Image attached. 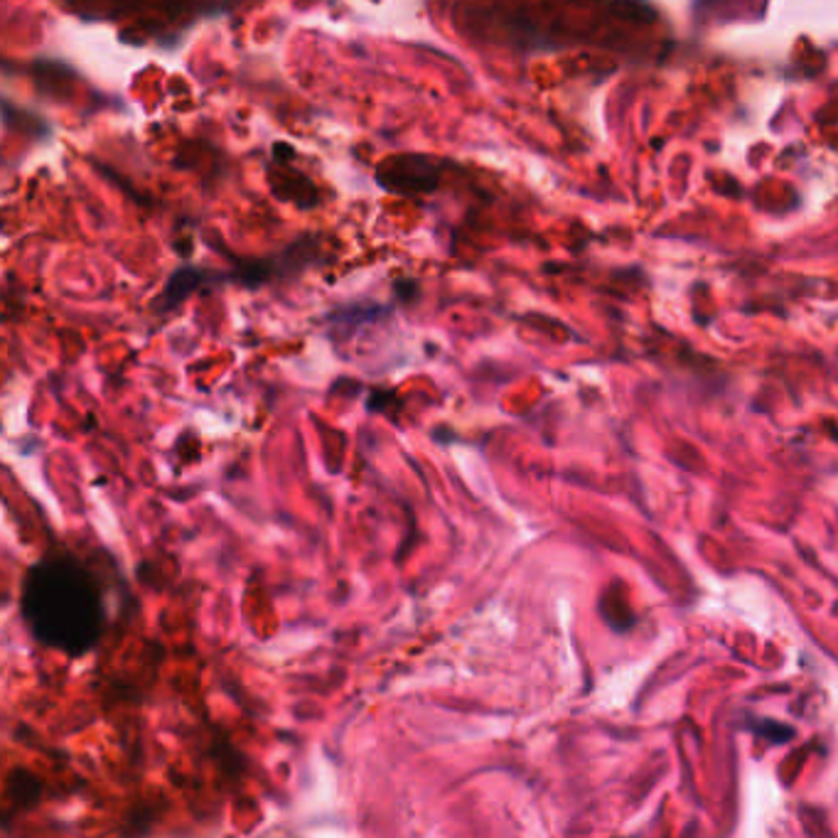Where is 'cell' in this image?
Returning <instances> with one entry per match:
<instances>
[{"instance_id": "3", "label": "cell", "mask_w": 838, "mask_h": 838, "mask_svg": "<svg viewBox=\"0 0 838 838\" xmlns=\"http://www.w3.org/2000/svg\"><path fill=\"white\" fill-rule=\"evenodd\" d=\"M204 275L206 273L202 269H180V271H175V273H172V279L168 281L165 291L160 293L155 305L160 310L178 307L190 293H194V291L200 289V285L204 283Z\"/></svg>"}, {"instance_id": "1", "label": "cell", "mask_w": 838, "mask_h": 838, "mask_svg": "<svg viewBox=\"0 0 838 838\" xmlns=\"http://www.w3.org/2000/svg\"><path fill=\"white\" fill-rule=\"evenodd\" d=\"M20 615L40 645L84 657L103 635V598L99 580L69 556L42 558L28 568L20 585Z\"/></svg>"}, {"instance_id": "2", "label": "cell", "mask_w": 838, "mask_h": 838, "mask_svg": "<svg viewBox=\"0 0 838 838\" xmlns=\"http://www.w3.org/2000/svg\"><path fill=\"white\" fill-rule=\"evenodd\" d=\"M376 180L384 190L406 194V198H413V194H428L438 188L441 165L423 155L386 158L376 170Z\"/></svg>"}, {"instance_id": "4", "label": "cell", "mask_w": 838, "mask_h": 838, "mask_svg": "<svg viewBox=\"0 0 838 838\" xmlns=\"http://www.w3.org/2000/svg\"><path fill=\"white\" fill-rule=\"evenodd\" d=\"M6 785L18 787V791H13V789H6V791H8V797H10V799H13V801H20V805L32 807L34 801L40 799V785H38V777H32V775L26 773V770L10 773Z\"/></svg>"}]
</instances>
